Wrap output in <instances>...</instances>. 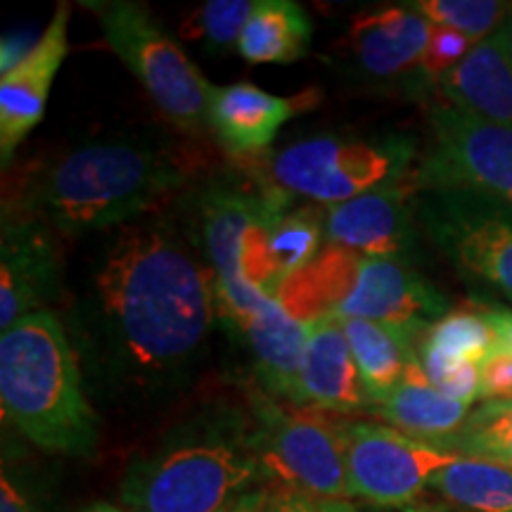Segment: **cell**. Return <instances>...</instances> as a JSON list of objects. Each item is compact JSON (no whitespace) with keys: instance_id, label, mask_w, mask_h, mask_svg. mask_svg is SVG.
I'll use <instances>...</instances> for the list:
<instances>
[{"instance_id":"6da1fadb","label":"cell","mask_w":512,"mask_h":512,"mask_svg":"<svg viewBox=\"0 0 512 512\" xmlns=\"http://www.w3.org/2000/svg\"><path fill=\"white\" fill-rule=\"evenodd\" d=\"M216 316L214 280L162 216L119 228L72 309L81 368L117 387H166L200 361Z\"/></svg>"},{"instance_id":"7a4b0ae2","label":"cell","mask_w":512,"mask_h":512,"mask_svg":"<svg viewBox=\"0 0 512 512\" xmlns=\"http://www.w3.org/2000/svg\"><path fill=\"white\" fill-rule=\"evenodd\" d=\"M197 171V157L164 138L93 140L38 166L3 207L34 216L62 235L95 233L155 211Z\"/></svg>"},{"instance_id":"3957f363","label":"cell","mask_w":512,"mask_h":512,"mask_svg":"<svg viewBox=\"0 0 512 512\" xmlns=\"http://www.w3.org/2000/svg\"><path fill=\"white\" fill-rule=\"evenodd\" d=\"M0 403L3 418L43 451L93 456L98 415L86 399L79 354L57 313H31L0 335Z\"/></svg>"},{"instance_id":"277c9868","label":"cell","mask_w":512,"mask_h":512,"mask_svg":"<svg viewBox=\"0 0 512 512\" xmlns=\"http://www.w3.org/2000/svg\"><path fill=\"white\" fill-rule=\"evenodd\" d=\"M259 482L252 420L235 408H216L133 458L119 496L126 512H216Z\"/></svg>"},{"instance_id":"5b68a950","label":"cell","mask_w":512,"mask_h":512,"mask_svg":"<svg viewBox=\"0 0 512 512\" xmlns=\"http://www.w3.org/2000/svg\"><path fill=\"white\" fill-rule=\"evenodd\" d=\"M280 302L304 323L332 313L392 325L420 339L453 311L451 299L411 264L358 256L328 242L325 252L283 287Z\"/></svg>"},{"instance_id":"8992f818","label":"cell","mask_w":512,"mask_h":512,"mask_svg":"<svg viewBox=\"0 0 512 512\" xmlns=\"http://www.w3.org/2000/svg\"><path fill=\"white\" fill-rule=\"evenodd\" d=\"M418 143L401 133L313 136L268 155L271 183L302 200L342 204L387 185L413 181Z\"/></svg>"},{"instance_id":"52a82bcc","label":"cell","mask_w":512,"mask_h":512,"mask_svg":"<svg viewBox=\"0 0 512 512\" xmlns=\"http://www.w3.org/2000/svg\"><path fill=\"white\" fill-rule=\"evenodd\" d=\"M249 420L256 460L271 489L351 501L344 418L316 408H287L261 389H252Z\"/></svg>"},{"instance_id":"ba28073f","label":"cell","mask_w":512,"mask_h":512,"mask_svg":"<svg viewBox=\"0 0 512 512\" xmlns=\"http://www.w3.org/2000/svg\"><path fill=\"white\" fill-rule=\"evenodd\" d=\"M83 5L98 17L110 48L136 74L164 117L192 136L207 131L214 86L159 27L150 8L131 0H86Z\"/></svg>"},{"instance_id":"9c48e42d","label":"cell","mask_w":512,"mask_h":512,"mask_svg":"<svg viewBox=\"0 0 512 512\" xmlns=\"http://www.w3.org/2000/svg\"><path fill=\"white\" fill-rule=\"evenodd\" d=\"M415 221L463 278L512 302V204L463 185L413 190Z\"/></svg>"},{"instance_id":"30bf717a","label":"cell","mask_w":512,"mask_h":512,"mask_svg":"<svg viewBox=\"0 0 512 512\" xmlns=\"http://www.w3.org/2000/svg\"><path fill=\"white\" fill-rule=\"evenodd\" d=\"M264 188V178L221 174L204 181L190 197L195 247L214 280L216 313L230 330L275 299L249 283L242 266L247 230L259 211Z\"/></svg>"},{"instance_id":"8fae6325","label":"cell","mask_w":512,"mask_h":512,"mask_svg":"<svg viewBox=\"0 0 512 512\" xmlns=\"http://www.w3.org/2000/svg\"><path fill=\"white\" fill-rule=\"evenodd\" d=\"M344 456L351 498L377 508L411 505L456 451L373 420H344Z\"/></svg>"},{"instance_id":"7c38bea8","label":"cell","mask_w":512,"mask_h":512,"mask_svg":"<svg viewBox=\"0 0 512 512\" xmlns=\"http://www.w3.org/2000/svg\"><path fill=\"white\" fill-rule=\"evenodd\" d=\"M432 147L415 169L411 188L463 185L512 204V131L448 102L427 112Z\"/></svg>"},{"instance_id":"4fadbf2b","label":"cell","mask_w":512,"mask_h":512,"mask_svg":"<svg viewBox=\"0 0 512 512\" xmlns=\"http://www.w3.org/2000/svg\"><path fill=\"white\" fill-rule=\"evenodd\" d=\"M323 242V211L311 204H294V195L266 183L245 238L242 266L247 280L278 299L280 290L316 261Z\"/></svg>"},{"instance_id":"5bb4252c","label":"cell","mask_w":512,"mask_h":512,"mask_svg":"<svg viewBox=\"0 0 512 512\" xmlns=\"http://www.w3.org/2000/svg\"><path fill=\"white\" fill-rule=\"evenodd\" d=\"M55 230L34 216L3 207L0 233V330L46 306L60 294Z\"/></svg>"},{"instance_id":"9a60e30c","label":"cell","mask_w":512,"mask_h":512,"mask_svg":"<svg viewBox=\"0 0 512 512\" xmlns=\"http://www.w3.org/2000/svg\"><path fill=\"white\" fill-rule=\"evenodd\" d=\"M325 242L370 259L411 264L418 256V221L411 183L387 185L323 209Z\"/></svg>"},{"instance_id":"2e32d148","label":"cell","mask_w":512,"mask_h":512,"mask_svg":"<svg viewBox=\"0 0 512 512\" xmlns=\"http://www.w3.org/2000/svg\"><path fill=\"white\" fill-rule=\"evenodd\" d=\"M67 3L57 5L46 31L0 76V159L8 169L17 147L41 124L55 74L69 53Z\"/></svg>"},{"instance_id":"e0dca14e","label":"cell","mask_w":512,"mask_h":512,"mask_svg":"<svg viewBox=\"0 0 512 512\" xmlns=\"http://www.w3.org/2000/svg\"><path fill=\"white\" fill-rule=\"evenodd\" d=\"M432 29L434 24L408 3L358 12L347 31L351 62L370 81L413 83Z\"/></svg>"},{"instance_id":"ac0fdd59","label":"cell","mask_w":512,"mask_h":512,"mask_svg":"<svg viewBox=\"0 0 512 512\" xmlns=\"http://www.w3.org/2000/svg\"><path fill=\"white\" fill-rule=\"evenodd\" d=\"M361 375L351 354L347 332L337 316H320L306 323V349L299 384V408L325 413L366 411Z\"/></svg>"},{"instance_id":"d6986e66","label":"cell","mask_w":512,"mask_h":512,"mask_svg":"<svg viewBox=\"0 0 512 512\" xmlns=\"http://www.w3.org/2000/svg\"><path fill=\"white\" fill-rule=\"evenodd\" d=\"M311 107L309 98H280L252 83L211 88L209 128L233 157H252L271 147L294 114Z\"/></svg>"},{"instance_id":"ffe728a7","label":"cell","mask_w":512,"mask_h":512,"mask_svg":"<svg viewBox=\"0 0 512 512\" xmlns=\"http://www.w3.org/2000/svg\"><path fill=\"white\" fill-rule=\"evenodd\" d=\"M233 332H238L252 354L261 392L273 396L275 401L299 406L306 349L304 320L294 318L280 299H271L264 309L235 325Z\"/></svg>"},{"instance_id":"44dd1931","label":"cell","mask_w":512,"mask_h":512,"mask_svg":"<svg viewBox=\"0 0 512 512\" xmlns=\"http://www.w3.org/2000/svg\"><path fill=\"white\" fill-rule=\"evenodd\" d=\"M437 91L448 105L512 131V60L496 34L479 41Z\"/></svg>"},{"instance_id":"7402d4cb","label":"cell","mask_w":512,"mask_h":512,"mask_svg":"<svg viewBox=\"0 0 512 512\" xmlns=\"http://www.w3.org/2000/svg\"><path fill=\"white\" fill-rule=\"evenodd\" d=\"M470 411L472 408L467 403L451 399L437 387H432L418 361L406 375V380L387 399L370 406L366 413L415 439L444 446L448 439L456 437Z\"/></svg>"},{"instance_id":"603a6c76","label":"cell","mask_w":512,"mask_h":512,"mask_svg":"<svg viewBox=\"0 0 512 512\" xmlns=\"http://www.w3.org/2000/svg\"><path fill=\"white\" fill-rule=\"evenodd\" d=\"M347 332L351 354L361 375L366 411L382 399H387L399 384L406 380L411 368L420 361V337L411 332L392 328L361 318H339Z\"/></svg>"},{"instance_id":"cb8c5ba5","label":"cell","mask_w":512,"mask_h":512,"mask_svg":"<svg viewBox=\"0 0 512 512\" xmlns=\"http://www.w3.org/2000/svg\"><path fill=\"white\" fill-rule=\"evenodd\" d=\"M311 36V19L299 3L256 0L240 36L238 53L254 64H290L306 57Z\"/></svg>"},{"instance_id":"d4e9b609","label":"cell","mask_w":512,"mask_h":512,"mask_svg":"<svg viewBox=\"0 0 512 512\" xmlns=\"http://www.w3.org/2000/svg\"><path fill=\"white\" fill-rule=\"evenodd\" d=\"M430 489L467 512H512V467L460 456L437 472Z\"/></svg>"},{"instance_id":"484cf974","label":"cell","mask_w":512,"mask_h":512,"mask_svg":"<svg viewBox=\"0 0 512 512\" xmlns=\"http://www.w3.org/2000/svg\"><path fill=\"white\" fill-rule=\"evenodd\" d=\"M444 448L465 458L512 467V399L484 401L472 408L463 427Z\"/></svg>"},{"instance_id":"4316f807","label":"cell","mask_w":512,"mask_h":512,"mask_svg":"<svg viewBox=\"0 0 512 512\" xmlns=\"http://www.w3.org/2000/svg\"><path fill=\"white\" fill-rule=\"evenodd\" d=\"M498 342L494 328L477 309H456L444 316L420 339L418 354L437 356L444 361H482Z\"/></svg>"},{"instance_id":"83f0119b","label":"cell","mask_w":512,"mask_h":512,"mask_svg":"<svg viewBox=\"0 0 512 512\" xmlns=\"http://www.w3.org/2000/svg\"><path fill=\"white\" fill-rule=\"evenodd\" d=\"M408 5L434 27L460 31L475 43L494 36L512 12V3L501 0H413Z\"/></svg>"},{"instance_id":"f1b7e54d","label":"cell","mask_w":512,"mask_h":512,"mask_svg":"<svg viewBox=\"0 0 512 512\" xmlns=\"http://www.w3.org/2000/svg\"><path fill=\"white\" fill-rule=\"evenodd\" d=\"M254 5L252 0H209L185 19L181 34L216 55L238 50Z\"/></svg>"},{"instance_id":"f546056e","label":"cell","mask_w":512,"mask_h":512,"mask_svg":"<svg viewBox=\"0 0 512 512\" xmlns=\"http://www.w3.org/2000/svg\"><path fill=\"white\" fill-rule=\"evenodd\" d=\"M475 46L477 43L465 34H460V31L434 27L425 55H422V60L418 64V72H415L413 86L437 88L439 81L444 79L456 64L463 62L465 55Z\"/></svg>"},{"instance_id":"4dcf8cb0","label":"cell","mask_w":512,"mask_h":512,"mask_svg":"<svg viewBox=\"0 0 512 512\" xmlns=\"http://www.w3.org/2000/svg\"><path fill=\"white\" fill-rule=\"evenodd\" d=\"M479 399H512V349L496 342L479 361Z\"/></svg>"},{"instance_id":"1f68e13d","label":"cell","mask_w":512,"mask_h":512,"mask_svg":"<svg viewBox=\"0 0 512 512\" xmlns=\"http://www.w3.org/2000/svg\"><path fill=\"white\" fill-rule=\"evenodd\" d=\"M264 512H356L351 501H330V498H316L302 491L290 489H271L268 486V498Z\"/></svg>"},{"instance_id":"d6a6232c","label":"cell","mask_w":512,"mask_h":512,"mask_svg":"<svg viewBox=\"0 0 512 512\" xmlns=\"http://www.w3.org/2000/svg\"><path fill=\"white\" fill-rule=\"evenodd\" d=\"M0 512H38L29 496L10 477L8 467H3V477H0Z\"/></svg>"},{"instance_id":"836d02e7","label":"cell","mask_w":512,"mask_h":512,"mask_svg":"<svg viewBox=\"0 0 512 512\" xmlns=\"http://www.w3.org/2000/svg\"><path fill=\"white\" fill-rule=\"evenodd\" d=\"M475 306L484 313L486 320L491 323L498 342L505 344L508 349H512V309H508V306H503V304H494V302H477Z\"/></svg>"},{"instance_id":"e575fe53","label":"cell","mask_w":512,"mask_h":512,"mask_svg":"<svg viewBox=\"0 0 512 512\" xmlns=\"http://www.w3.org/2000/svg\"><path fill=\"white\" fill-rule=\"evenodd\" d=\"M268 498V486H254V489L242 491L216 512H264Z\"/></svg>"},{"instance_id":"d590c367","label":"cell","mask_w":512,"mask_h":512,"mask_svg":"<svg viewBox=\"0 0 512 512\" xmlns=\"http://www.w3.org/2000/svg\"><path fill=\"white\" fill-rule=\"evenodd\" d=\"M496 36H498V41H501V46L505 48V53H508L512 60V12H510V17L503 22V27L496 31Z\"/></svg>"},{"instance_id":"8d00e7d4","label":"cell","mask_w":512,"mask_h":512,"mask_svg":"<svg viewBox=\"0 0 512 512\" xmlns=\"http://www.w3.org/2000/svg\"><path fill=\"white\" fill-rule=\"evenodd\" d=\"M81 512H126V510L117 508V505H110V503H95V505H91V508H86Z\"/></svg>"},{"instance_id":"74e56055","label":"cell","mask_w":512,"mask_h":512,"mask_svg":"<svg viewBox=\"0 0 512 512\" xmlns=\"http://www.w3.org/2000/svg\"><path fill=\"white\" fill-rule=\"evenodd\" d=\"M403 512H430V510H422V508H408V510H403Z\"/></svg>"}]
</instances>
